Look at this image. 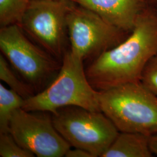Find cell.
<instances>
[{"label":"cell","mask_w":157,"mask_h":157,"mask_svg":"<svg viewBox=\"0 0 157 157\" xmlns=\"http://www.w3.org/2000/svg\"></svg>","instance_id":"cell-21"},{"label":"cell","mask_w":157,"mask_h":157,"mask_svg":"<svg viewBox=\"0 0 157 157\" xmlns=\"http://www.w3.org/2000/svg\"><path fill=\"white\" fill-rule=\"evenodd\" d=\"M55 128L71 147L102 157L119 132L101 111L68 106L52 114Z\"/></svg>","instance_id":"cell-5"},{"label":"cell","mask_w":157,"mask_h":157,"mask_svg":"<svg viewBox=\"0 0 157 157\" xmlns=\"http://www.w3.org/2000/svg\"><path fill=\"white\" fill-rule=\"evenodd\" d=\"M24 101L16 91L0 83V133L9 132L12 117L17 109L22 108Z\"/></svg>","instance_id":"cell-11"},{"label":"cell","mask_w":157,"mask_h":157,"mask_svg":"<svg viewBox=\"0 0 157 157\" xmlns=\"http://www.w3.org/2000/svg\"><path fill=\"white\" fill-rule=\"evenodd\" d=\"M150 136L140 133L119 132L102 157H152Z\"/></svg>","instance_id":"cell-10"},{"label":"cell","mask_w":157,"mask_h":157,"mask_svg":"<svg viewBox=\"0 0 157 157\" xmlns=\"http://www.w3.org/2000/svg\"><path fill=\"white\" fill-rule=\"evenodd\" d=\"M69 0H30L19 24L45 51L62 62L66 51Z\"/></svg>","instance_id":"cell-6"},{"label":"cell","mask_w":157,"mask_h":157,"mask_svg":"<svg viewBox=\"0 0 157 157\" xmlns=\"http://www.w3.org/2000/svg\"><path fill=\"white\" fill-rule=\"evenodd\" d=\"M0 79L25 100L36 94L33 89L18 75L2 54L0 55Z\"/></svg>","instance_id":"cell-12"},{"label":"cell","mask_w":157,"mask_h":157,"mask_svg":"<svg viewBox=\"0 0 157 157\" xmlns=\"http://www.w3.org/2000/svg\"><path fill=\"white\" fill-rule=\"evenodd\" d=\"M148 1H151V0H148Z\"/></svg>","instance_id":"cell-20"},{"label":"cell","mask_w":157,"mask_h":157,"mask_svg":"<svg viewBox=\"0 0 157 157\" xmlns=\"http://www.w3.org/2000/svg\"><path fill=\"white\" fill-rule=\"evenodd\" d=\"M0 49L10 65L36 94L50 83L61 67L62 62L34 45L18 24L1 28Z\"/></svg>","instance_id":"cell-4"},{"label":"cell","mask_w":157,"mask_h":157,"mask_svg":"<svg viewBox=\"0 0 157 157\" xmlns=\"http://www.w3.org/2000/svg\"><path fill=\"white\" fill-rule=\"evenodd\" d=\"M141 82L157 96V54L147 63L141 75Z\"/></svg>","instance_id":"cell-15"},{"label":"cell","mask_w":157,"mask_h":157,"mask_svg":"<svg viewBox=\"0 0 157 157\" xmlns=\"http://www.w3.org/2000/svg\"><path fill=\"white\" fill-rule=\"evenodd\" d=\"M155 10H156V11H157V4H156V7H155Z\"/></svg>","instance_id":"cell-19"},{"label":"cell","mask_w":157,"mask_h":157,"mask_svg":"<svg viewBox=\"0 0 157 157\" xmlns=\"http://www.w3.org/2000/svg\"><path fill=\"white\" fill-rule=\"evenodd\" d=\"M9 132L20 146L38 157H65L71 147L55 128L50 112L19 108L12 117Z\"/></svg>","instance_id":"cell-8"},{"label":"cell","mask_w":157,"mask_h":157,"mask_svg":"<svg viewBox=\"0 0 157 157\" xmlns=\"http://www.w3.org/2000/svg\"><path fill=\"white\" fill-rule=\"evenodd\" d=\"M100 91L87 78L84 61L71 50L66 51L56 78L44 90L25 99L22 108L28 111L54 113L63 107L76 106L101 111Z\"/></svg>","instance_id":"cell-2"},{"label":"cell","mask_w":157,"mask_h":157,"mask_svg":"<svg viewBox=\"0 0 157 157\" xmlns=\"http://www.w3.org/2000/svg\"><path fill=\"white\" fill-rule=\"evenodd\" d=\"M81 6L94 12L107 22L124 32H131L144 0H73Z\"/></svg>","instance_id":"cell-9"},{"label":"cell","mask_w":157,"mask_h":157,"mask_svg":"<svg viewBox=\"0 0 157 157\" xmlns=\"http://www.w3.org/2000/svg\"><path fill=\"white\" fill-rule=\"evenodd\" d=\"M99 104L119 132L157 133V96L141 81L100 91Z\"/></svg>","instance_id":"cell-3"},{"label":"cell","mask_w":157,"mask_h":157,"mask_svg":"<svg viewBox=\"0 0 157 157\" xmlns=\"http://www.w3.org/2000/svg\"><path fill=\"white\" fill-rule=\"evenodd\" d=\"M30 0H0V25L1 28L19 24Z\"/></svg>","instance_id":"cell-13"},{"label":"cell","mask_w":157,"mask_h":157,"mask_svg":"<svg viewBox=\"0 0 157 157\" xmlns=\"http://www.w3.org/2000/svg\"><path fill=\"white\" fill-rule=\"evenodd\" d=\"M71 51L83 61L94 59L123 41L126 32L113 26L94 12L72 6L67 19Z\"/></svg>","instance_id":"cell-7"},{"label":"cell","mask_w":157,"mask_h":157,"mask_svg":"<svg viewBox=\"0 0 157 157\" xmlns=\"http://www.w3.org/2000/svg\"><path fill=\"white\" fill-rule=\"evenodd\" d=\"M150 2H151V3H153V4H157V0H151Z\"/></svg>","instance_id":"cell-18"},{"label":"cell","mask_w":157,"mask_h":157,"mask_svg":"<svg viewBox=\"0 0 157 157\" xmlns=\"http://www.w3.org/2000/svg\"><path fill=\"white\" fill-rule=\"evenodd\" d=\"M31 152L20 146L10 132L0 133V157H33Z\"/></svg>","instance_id":"cell-14"},{"label":"cell","mask_w":157,"mask_h":157,"mask_svg":"<svg viewBox=\"0 0 157 157\" xmlns=\"http://www.w3.org/2000/svg\"><path fill=\"white\" fill-rule=\"evenodd\" d=\"M157 54V11L144 7L129 36L96 57L85 69L97 91L141 81L147 63Z\"/></svg>","instance_id":"cell-1"},{"label":"cell","mask_w":157,"mask_h":157,"mask_svg":"<svg viewBox=\"0 0 157 157\" xmlns=\"http://www.w3.org/2000/svg\"><path fill=\"white\" fill-rule=\"evenodd\" d=\"M65 157H93L89 152L78 148H74V149L70 148L66 153Z\"/></svg>","instance_id":"cell-16"},{"label":"cell","mask_w":157,"mask_h":157,"mask_svg":"<svg viewBox=\"0 0 157 157\" xmlns=\"http://www.w3.org/2000/svg\"><path fill=\"white\" fill-rule=\"evenodd\" d=\"M149 144L152 153L157 155V133L150 136Z\"/></svg>","instance_id":"cell-17"}]
</instances>
